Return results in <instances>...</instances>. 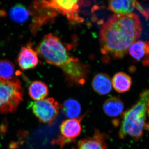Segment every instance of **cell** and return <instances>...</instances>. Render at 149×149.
Returning a JSON list of instances; mask_svg holds the SVG:
<instances>
[{"label":"cell","mask_w":149,"mask_h":149,"mask_svg":"<svg viewBox=\"0 0 149 149\" xmlns=\"http://www.w3.org/2000/svg\"><path fill=\"white\" fill-rule=\"evenodd\" d=\"M143 27L138 15L116 14L110 17L100 31L102 54L121 58L132 44L141 36Z\"/></svg>","instance_id":"6da1fadb"},{"label":"cell","mask_w":149,"mask_h":149,"mask_svg":"<svg viewBox=\"0 0 149 149\" xmlns=\"http://www.w3.org/2000/svg\"><path fill=\"white\" fill-rule=\"evenodd\" d=\"M149 116V89L143 91L138 101L123 113L121 117L119 137L124 139L130 137L135 141L142 138L146 128V120Z\"/></svg>","instance_id":"7a4b0ae2"},{"label":"cell","mask_w":149,"mask_h":149,"mask_svg":"<svg viewBox=\"0 0 149 149\" xmlns=\"http://www.w3.org/2000/svg\"><path fill=\"white\" fill-rule=\"evenodd\" d=\"M36 52L46 62L61 68L75 58L70 55L59 38L51 33L43 37Z\"/></svg>","instance_id":"3957f363"},{"label":"cell","mask_w":149,"mask_h":149,"mask_svg":"<svg viewBox=\"0 0 149 149\" xmlns=\"http://www.w3.org/2000/svg\"><path fill=\"white\" fill-rule=\"evenodd\" d=\"M24 90L18 78H0V113L14 112L23 100Z\"/></svg>","instance_id":"277c9868"},{"label":"cell","mask_w":149,"mask_h":149,"mask_svg":"<svg viewBox=\"0 0 149 149\" xmlns=\"http://www.w3.org/2000/svg\"><path fill=\"white\" fill-rule=\"evenodd\" d=\"M30 106L39 121L50 125L55 123L61 109V105L53 98L32 102Z\"/></svg>","instance_id":"5b68a950"},{"label":"cell","mask_w":149,"mask_h":149,"mask_svg":"<svg viewBox=\"0 0 149 149\" xmlns=\"http://www.w3.org/2000/svg\"><path fill=\"white\" fill-rule=\"evenodd\" d=\"M85 116L86 114L77 118L64 120L60 127V135L53 139L51 143L58 145L62 149L65 145L75 142L82 132L81 122Z\"/></svg>","instance_id":"8992f818"},{"label":"cell","mask_w":149,"mask_h":149,"mask_svg":"<svg viewBox=\"0 0 149 149\" xmlns=\"http://www.w3.org/2000/svg\"><path fill=\"white\" fill-rule=\"evenodd\" d=\"M80 1L74 0H51L34 2L33 6L41 8L51 9L66 15L70 20L80 21L77 13Z\"/></svg>","instance_id":"52a82bcc"},{"label":"cell","mask_w":149,"mask_h":149,"mask_svg":"<svg viewBox=\"0 0 149 149\" xmlns=\"http://www.w3.org/2000/svg\"><path fill=\"white\" fill-rule=\"evenodd\" d=\"M68 80L74 85H82L85 84L88 73L86 65L80 63L77 59L70 62L61 68Z\"/></svg>","instance_id":"ba28073f"},{"label":"cell","mask_w":149,"mask_h":149,"mask_svg":"<svg viewBox=\"0 0 149 149\" xmlns=\"http://www.w3.org/2000/svg\"><path fill=\"white\" fill-rule=\"evenodd\" d=\"M106 134L95 129L93 136L80 140L74 149H108Z\"/></svg>","instance_id":"9c48e42d"},{"label":"cell","mask_w":149,"mask_h":149,"mask_svg":"<svg viewBox=\"0 0 149 149\" xmlns=\"http://www.w3.org/2000/svg\"><path fill=\"white\" fill-rule=\"evenodd\" d=\"M38 54L30 45L21 48L17 58V63L22 70L32 69L39 63Z\"/></svg>","instance_id":"30bf717a"},{"label":"cell","mask_w":149,"mask_h":149,"mask_svg":"<svg viewBox=\"0 0 149 149\" xmlns=\"http://www.w3.org/2000/svg\"><path fill=\"white\" fill-rule=\"evenodd\" d=\"M124 109V103L121 99L116 97L107 99L103 104L104 113L110 117L122 116Z\"/></svg>","instance_id":"8fae6325"},{"label":"cell","mask_w":149,"mask_h":149,"mask_svg":"<svg viewBox=\"0 0 149 149\" xmlns=\"http://www.w3.org/2000/svg\"><path fill=\"white\" fill-rule=\"evenodd\" d=\"M112 81L108 74L99 73L93 77L92 86L94 91L99 95H104L112 91Z\"/></svg>","instance_id":"7c38bea8"},{"label":"cell","mask_w":149,"mask_h":149,"mask_svg":"<svg viewBox=\"0 0 149 149\" xmlns=\"http://www.w3.org/2000/svg\"><path fill=\"white\" fill-rule=\"evenodd\" d=\"M28 91L29 97L35 101L46 99L49 94L47 85L39 80L32 82L29 85Z\"/></svg>","instance_id":"4fadbf2b"},{"label":"cell","mask_w":149,"mask_h":149,"mask_svg":"<svg viewBox=\"0 0 149 149\" xmlns=\"http://www.w3.org/2000/svg\"><path fill=\"white\" fill-rule=\"evenodd\" d=\"M132 84L131 77L123 72H118L115 74L112 80L113 87L119 93L128 92L130 90Z\"/></svg>","instance_id":"5bb4252c"},{"label":"cell","mask_w":149,"mask_h":149,"mask_svg":"<svg viewBox=\"0 0 149 149\" xmlns=\"http://www.w3.org/2000/svg\"><path fill=\"white\" fill-rule=\"evenodd\" d=\"M135 1H111L108 2V8L116 14L131 13L135 8Z\"/></svg>","instance_id":"9a60e30c"},{"label":"cell","mask_w":149,"mask_h":149,"mask_svg":"<svg viewBox=\"0 0 149 149\" xmlns=\"http://www.w3.org/2000/svg\"><path fill=\"white\" fill-rule=\"evenodd\" d=\"M31 12L21 4H17L10 9V17L12 20L17 23H23L29 19Z\"/></svg>","instance_id":"2e32d148"},{"label":"cell","mask_w":149,"mask_h":149,"mask_svg":"<svg viewBox=\"0 0 149 149\" xmlns=\"http://www.w3.org/2000/svg\"><path fill=\"white\" fill-rule=\"evenodd\" d=\"M61 109L65 115L70 119L79 117L82 111L80 103L72 99L66 100L61 105Z\"/></svg>","instance_id":"e0dca14e"},{"label":"cell","mask_w":149,"mask_h":149,"mask_svg":"<svg viewBox=\"0 0 149 149\" xmlns=\"http://www.w3.org/2000/svg\"><path fill=\"white\" fill-rule=\"evenodd\" d=\"M146 42L139 40L131 45L128 52L133 59L140 61L146 56Z\"/></svg>","instance_id":"ac0fdd59"},{"label":"cell","mask_w":149,"mask_h":149,"mask_svg":"<svg viewBox=\"0 0 149 149\" xmlns=\"http://www.w3.org/2000/svg\"><path fill=\"white\" fill-rule=\"evenodd\" d=\"M15 72L14 65L8 60H0V78L8 79L13 78Z\"/></svg>","instance_id":"d6986e66"},{"label":"cell","mask_w":149,"mask_h":149,"mask_svg":"<svg viewBox=\"0 0 149 149\" xmlns=\"http://www.w3.org/2000/svg\"><path fill=\"white\" fill-rule=\"evenodd\" d=\"M134 6L138 10L142 15L144 17H146L147 19H149V8L144 7L141 4L137 1H134Z\"/></svg>","instance_id":"ffe728a7"},{"label":"cell","mask_w":149,"mask_h":149,"mask_svg":"<svg viewBox=\"0 0 149 149\" xmlns=\"http://www.w3.org/2000/svg\"><path fill=\"white\" fill-rule=\"evenodd\" d=\"M146 54L143 61V65L145 66H149V41H147Z\"/></svg>","instance_id":"44dd1931"},{"label":"cell","mask_w":149,"mask_h":149,"mask_svg":"<svg viewBox=\"0 0 149 149\" xmlns=\"http://www.w3.org/2000/svg\"><path fill=\"white\" fill-rule=\"evenodd\" d=\"M145 129H147L149 131V122L146 124Z\"/></svg>","instance_id":"7402d4cb"}]
</instances>
